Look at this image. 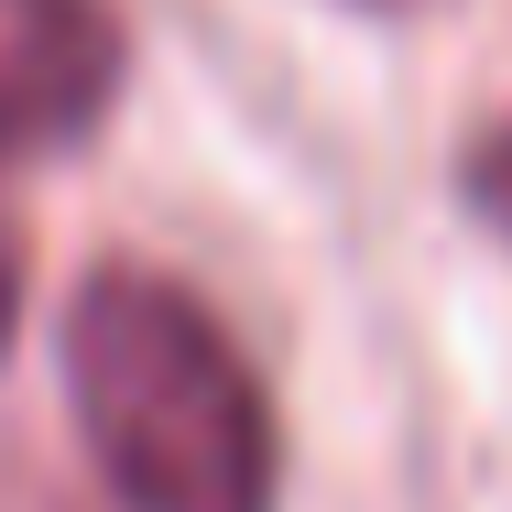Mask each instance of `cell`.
Masks as SVG:
<instances>
[{
  "instance_id": "obj_1",
  "label": "cell",
  "mask_w": 512,
  "mask_h": 512,
  "mask_svg": "<svg viewBox=\"0 0 512 512\" xmlns=\"http://www.w3.org/2000/svg\"><path fill=\"white\" fill-rule=\"evenodd\" d=\"M66 404L120 512H273L284 425L197 284L99 262L66 295Z\"/></svg>"
},
{
  "instance_id": "obj_4",
  "label": "cell",
  "mask_w": 512,
  "mask_h": 512,
  "mask_svg": "<svg viewBox=\"0 0 512 512\" xmlns=\"http://www.w3.org/2000/svg\"><path fill=\"white\" fill-rule=\"evenodd\" d=\"M11 327H22V229L0 207V349H11Z\"/></svg>"
},
{
  "instance_id": "obj_5",
  "label": "cell",
  "mask_w": 512,
  "mask_h": 512,
  "mask_svg": "<svg viewBox=\"0 0 512 512\" xmlns=\"http://www.w3.org/2000/svg\"><path fill=\"white\" fill-rule=\"evenodd\" d=\"M360 11H414V0H360Z\"/></svg>"
},
{
  "instance_id": "obj_3",
  "label": "cell",
  "mask_w": 512,
  "mask_h": 512,
  "mask_svg": "<svg viewBox=\"0 0 512 512\" xmlns=\"http://www.w3.org/2000/svg\"><path fill=\"white\" fill-rule=\"evenodd\" d=\"M469 207H480V218H491V229L512 240V120L469 142Z\"/></svg>"
},
{
  "instance_id": "obj_2",
  "label": "cell",
  "mask_w": 512,
  "mask_h": 512,
  "mask_svg": "<svg viewBox=\"0 0 512 512\" xmlns=\"http://www.w3.org/2000/svg\"><path fill=\"white\" fill-rule=\"evenodd\" d=\"M131 77V33L109 0H0V164L88 142Z\"/></svg>"
}]
</instances>
